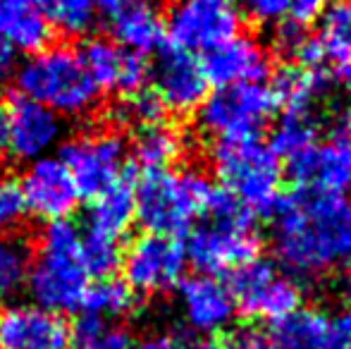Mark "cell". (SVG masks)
Wrapping results in <instances>:
<instances>
[{
  "label": "cell",
  "instance_id": "1",
  "mask_svg": "<svg viewBox=\"0 0 351 349\" xmlns=\"http://www.w3.org/2000/svg\"><path fill=\"white\" fill-rule=\"evenodd\" d=\"M273 247L289 275L328 273L351 252V199L347 194L296 189L278 201Z\"/></svg>",
  "mask_w": 351,
  "mask_h": 349
},
{
  "label": "cell",
  "instance_id": "2",
  "mask_svg": "<svg viewBox=\"0 0 351 349\" xmlns=\"http://www.w3.org/2000/svg\"><path fill=\"white\" fill-rule=\"evenodd\" d=\"M213 189L215 184L196 170H143L134 182V220L148 234H189L208 210Z\"/></svg>",
  "mask_w": 351,
  "mask_h": 349
},
{
  "label": "cell",
  "instance_id": "3",
  "mask_svg": "<svg viewBox=\"0 0 351 349\" xmlns=\"http://www.w3.org/2000/svg\"><path fill=\"white\" fill-rule=\"evenodd\" d=\"M206 215V223L191 228L184 247L186 263L199 275L232 273L258 256L261 239L254 230V215L230 191L215 186Z\"/></svg>",
  "mask_w": 351,
  "mask_h": 349
},
{
  "label": "cell",
  "instance_id": "4",
  "mask_svg": "<svg viewBox=\"0 0 351 349\" xmlns=\"http://www.w3.org/2000/svg\"><path fill=\"white\" fill-rule=\"evenodd\" d=\"M36 306L53 313L77 311L88 287L82 263V232L70 218L51 220L41 232L38 258L27 278Z\"/></svg>",
  "mask_w": 351,
  "mask_h": 349
},
{
  "label": "cell",
  "instance_id": "5",
  "mask_svg": "<svg viewBox=\"0 0 351 349\" xmlns=\"http://www.w3.org/2000/svg\"><path fill=\"white\" fill-rule=\"evenodd\" d=\"M14 80L19 96L41 103L56 115H86L101 93L79 53L67 46H48L34 53L22 62Z\"/></svg>",
  "mask_w": 351,
  "mask_h": 349
},
{
  "label": "cell",
  "instance_id": "6",
  "mask_svg": "<svg viewBox=\"0 0 351 349\" xmlns=\"http://www.w3.org/2000/svg\"><path fill=\"white\" fill-rule=\"evenodd\" d=\"M213 168L227 189L251 215H270L282 199L280 158L258 136L217 139Z\"/></svg>",
  "mask_w": 351,
  "mask_h": 349
},
{
  "label": "cell",
  "instance_id": "7",
  "mask_svg": "<svg viewBox=\"0 0 351 349\" xmlns=\"http://www.w3.org/2000/svg\"><path fill=\"white\" fill-rule=\"evenodd\" d=\"M278 108L275 91L263 82L217 86L199 106V125L215 139L258 136Z\"/></svg>",
  "mask_w": 351,
  "mask_h": 349
},
{
  "label": "cell",
  "instance_id": "8",
  "mask_svg": "<svg viewBox=\"0 0 351 349\" xmlns=\"http://www.w3.org/2000/svg\"><path fill=\"white\" fill-rule=\"evenodd\" d=\"M230 294L237 313L249 318H265L278 323L301 306V287L289 273L268 258H258L232 270Z\"/></svg>",
  "mask_w": 351,
  "mask_h": 349
},
{
  "label": "cell",
  "instance_id": "9",
  "mask_svg": "<svg viewBox=\"0 0 351 349\" xmlns=\"http://www.w3.org/2000/svg\"><path fill=\"white\" fill-rule=\"evenodd\" d=\"M162 24L170 48L194 56L234 38L241 17L230 0H175Z\"/></svg>",
  "mask_w": 351,
  "mask_h": 349
},
{
  "label": "cell",
  "instance_id": "10",
  "mask_svg": "<svg viewBox=\"0 0 351 349\" xmlns=\"http://www.w3.org/2000/svg\"><path fill=\"white\" fill-rule=\"evenodd\" d=\"M60 160L70 170L79 196L96 199L127 168V144L117 132L79 134L60 146Z\"/></svg>",
  "mask_w": 351,
  "mask_h": 349
},
{
  "label": "cell",
  "instance_id": "11",
  "mask_svg": "<svg viewBox=\"0 0 351 349\" xmlns=\"http://www.w3.org/2000/svg\"><path fill=\"white\" fill-rule=\"evenodd\" d=\"M186 254L175 237L141 234L122 254V273L132 292L156 294L177 287L184 278Z\"/></svg>",
  "mask_w": 351,
  "mask_h": 349
},
{
  "label": "cell",
  "instance_id": "12",
  "mask_svg": "<svg viewBox=\"0 0 351 349\" xmlns=\"http://www.w3.org/2000/svg\"><path fill=\"white\" fill-rule=\"evenodd\" d=\"M19 186H22L27 213L46 223L70 218V213H74V208L82 201L70 170L60 158H51V156L34 160Z\"/></svg>",
  "mask_w": 351,
  "mask_h": 349
},
{
  "label": "cell",
  "instance_id": "13",
  "mask_svg": "<svg viewBox=\"0 0 351 349\" xmlns=\"http://www.w3.org/2000/svg\"><path fill=\"white\" fill-rule=\"evenodd\" d=\"M153 91L162 101L165 110L177 115H189L199 110V106L208 96V80L201 67V60L191 53L177 48H160L156 65L151 67Z\"/></svg>",
  "mask_w": 351,
  "mask_h": 349
},
{
  "label": "cell",
  "instance_id": "14",
  "mask_svg": "<svg viewBox=\"0 0 351 349\" xmlns=\"http://www.w3.org/2000/svg\"><path fill=\"white\" fill-rule=\"evenodd\" d=\"M270 337L278 349H351V309L332 316L299 306L275 323Z\"/></svg>",
  "mask_w": 351,
  "mask_h": 349
},
{
  "label": "cell",
  "instance_id": "15",
  "mask_svg": "<svg viewBox=\"0 0 351 349\" xmlns=\"http://www.w3.org/2000/svg\"><path fill=\"white\" fill-rule=\"evenodd\" d=\"M98 12L125 51L146 56L165 43V24L153 0H98Z\"/></svg>",
  "mask_w": 351,
  "mask_h": 349
},
{
  "label": "cell",
  "instance_id": "16",
  "mask_svg": "<svg viewBox=\"0 0 351 349\" xmlns=\"http://www.w3.org/2000/svg\"><path fill=\"white\" fill-rule=\"evenodd\" d=\"M8 110L10 154L14 158L34 163V160L43 158L51 149H56L62 134L60 115L24 96H14L8 103Z\"/></svg>",
  "mask_w": 351,
  "mask_h": 349
},
{
  "label": "cell",
  "instance_id": "17",
  "mask_svg": "<svg viewBox=\"0 0 351 349\" xmlns=\"http://www.w3.org/2000/svg\"><path fill=\"white\" fill-rule=\"evenodd\" d=\"M177 289H180L182 313H184V321L191 330L215 335L234 321L237 306L230 287L213 275L182 278Z\"/></svg>",
  "mask_w": 351,
  "mask_h": 349
},
{
  "label": "cell",
  "instance_id": "18",
  "mask_svg": "<svg viewBox=\"0 0 351 349\" xmlns=\"http://www.w3.org/2000/svg\"><path fill=\"white\" fill-rule=\"evenodd\" d=\"M70 328L41 306H10L0 313V349H67Z\"/></svg>",
  "mask_w": 351,
  "mask_h": 349
},
{
  "label": "cell",
  "instance_id": "19",
  "mask_svg": "<svg viewBox=\"0 0 351 349\" xmlns=\"http://www.w3.org/2000/svg\"><path fill=\"white\" fill-rule=\"evenodd\" d=\"M289 175L299 189L325 191V194H344L351 189V163L339 139H330L325 144L315 141L301 154L291 156Z\"/></svg>",
  "mask_w": 351,
  "mask_h": 349
},
{
  "label": "cell",
  "instance_id": "20",
  "mask_svg": "<svg viewBox=\"0 0 351 349\" xmlns=\"http://www.w3.org/2000/svg\"><path fill=\"white\" fill-rule=\"evenodd\" d=\"M201 67H204L208 84L232 86L263 82L270 72V60L258 41L237 34L234 38L204 53Z\"/></svg>",
  "mask_w": 351,
  "mask_h": 349
},
{
  "label": "cell",
  "instance_id": "21",
  "mask_svg": "<svg viewBox=\"0 0 351 349\" xmlns=\"http://www.w3.org/2000/svg\"><path fill=\"white\" fill-rule=\"evenodd\" d=\"M130 173L132 170L125 168V173L93 199V206L88 210V232L103 234V237L117 239V242L130 232L136 215L134 177Z\"/></svg>",
  "mask_w": 351,
  "mask_h": 349
},
{
  "label": "cell",
  "instance_id": "22",
  "mask_svg": "<svg viewBox=\"0 0 351 349\" xmlns=\"http://www.w3.org/2000/svg\"><path fill=\"white\" fill-rule=\"evenodd\" d=\"M0 36L24 53H38L48 48L53 38V27L43 8H24V5L0 3Z\"/></svg>",
  "mask_w": 351,
  "mask_h": 349
},
{
  "label": "cell",
  "instance_id": "23",
  "mask_svg": "<svg viewBox=\"0 0 351 349\" xmlns=\"http://www.w3.org/2000/svg\"><path fill=\"white\" fill-rule=\"evenodd\" d=\"M330 75L325 70H306V67H287L275 77L270 86L278 98V106L291 115H308L313 103L328 91Z\"/></svg>",
  "mask_w": 351,
  "mask_h": 349
},
{
  "label": "cell",
  "instance_id": "24",
  "mask_svg": "<svg viewBox=\"0 0 351 349\" xmlns=\"http://www.w3.org/2000/svg\"><path fill=\"white\" fill-rule=\"evenodd\" d=\"M184 151V136L167 125L141 127L134 139V158L143 170L170 168Z\"/></svg>",
  "mask_w": 351,
  "mask_h": 349
},
{
  "label": "cell",
  "instance_id": "25",
  "mask_svg": "<svg viewBox=\"0 0 351 349\" xmlns=\"http://www.w3.org/2000/svg\"><path fill=\"white\" fill-rule=\"evenodd\" d=\"M79 58H82L84 67H86L93 84L98 86V91H117L122 58H125V51L117 43L108 41V38H91L84 43Z\"/></svg>",
  "mask_w": 351,
  "mask_h": 349
},
{
  "label": "cell",
  "instance_id": "26",
  "mask_svg": "<svg viewBox=\"0 0 351 349\" xmlns=\"http://www.w3.org/2000/svg\"><path fill=\"white\" fill-rule=\"evenodd\" d=\"M132 306H134V292L125 280L115 278H103L98 282L88 285L82 297V304H79L84 313H91V316L98 318L125 316V313L132 311Z\"/></svg>",
  "mask_w": 351,
  "mask_h": 349
},
{
  "label": "cell",
  "instance_id": "27",
  "mask_svg": "<svg viewBox=\"0 0 351 349\" xmlns=\"http://www.w3.org/2000/svg\"><path fill=\"white\" fill-rule=\"evenodd\" d=\"M320 41L328 58L351 62V0H332L320 17Z\"/></svg>",
  "mask_w": 351,
  "mask_h": 349
},
{
  "label": "cell",
  "instance_id": "28",
  "mask_svg": "<svg viewBox=\"0 0 351 349\" xmlns=\"http://www.w3.org/2000/svg\"><path fill=\"white\" fill-rule=\"evenodd\" d=\"M34 254L27 239L17 234H0V292L12 294L27 285Z\"/></svg>",
  "mask_w": 351,
  "mask_h": 349
},
{
  "label": "cell",
  "instance_id": "29",
  "mask_svg": "<svg viewBox=\"0 0 351 349\" xmlns=\"http://www.w3.org/2000/svg\"><path fill=\"white\" fill-rule=\"evenodd\" d=\"M98 0H46V17L67 36H86L98 19Z\"/></svg>",
  "mask_w": 351,
  "mask_h": 349
},
{
  "label": "cell",
  "instance_id": "30",
  "mask_svg": "<svg viewBox=\"0 0 351 349\" xmlns=\"http://www.w3.org/2000/svg\"><path fill=\"white\" fill-rule=\"evenodd\" d=\"M315 144V127L311 122L308 115H291L287 112L280 120V125L273 130V136H270V149L278 158H287L301 154L308 146Z\"/></svg>",
  "mask_w": 351,
  "mask_h": 349
},
{
  "label": "cell",
  "instance_id": "31",
  "mask_svg": "<svg viewBox=\"0 0 351 349\" xmlns=\"http://www.w3.org/2000/svg\"><path fill=\"white\" fill-rule=\"evenodd\" d=\"M82 263L88 278H112V273L122 265V249L117 239L96 232L82 234Z\"/></svg>",
  "mask_w": 351,
  "mask_h": 349
},
{
  "label": "cell",
  "instance_id": "32",
  "mask_svg": "<svg viewBox=\"0 0 351 349\" xmlns=\"http://www.w3.org/2000/svg\"><path fill=\"white\" fill-rule=\"evenodd\" d=\"M117 115H120L122 122H136L141 127H151L162 122L165 106H162V101L158 98L156 91L141 88V91L125 98V103L117 108Z\"/></svg>",
  "mask_w": 351,
  "mask_h": 349
},
{
  "label": "cell",
  "instance_id": "33",
  "mask_svg": "<svg viewBox=\"0 0 351 349\" xmlns=\"http://www.w3.org/2000/svg\"><path fill=\"white\" fill-rule=\"evenodd\" d=\"M27 215L22 186L12 177H0V234L14 230Z\"/></svg>",
  "mask_w": 351,
  "mask_h": 349
},
{
  "label": "cell",
  "instance_id": "34",
  "mask_svg": "<svg viewBox=\"0 0 351 349\" xmlns=\"http://www.w3.org/2000/svg\"><path fill=\"white\" fill-rule=\"evenodd\" d=\"M148 80H151V65H148L146 56L125 51V58H122V70H120V82H117V91H122L125 96H132V93L146 88Z\"/></svg>",
  "mask_w": 351,
  "mask_h": 349
},
{
  "label": "cell",
  "instance_id": "35",
  "mask_svg": "<svg viewBox=\"0 0 351 349\" xmlns=\"http://www.w3.org/2000/svg\"><path fill=\"white\" fill-rule=\"evenodd\" d=\"M294 0H244V12L258 24H278L287 17Z\"/></svg>",
  "mask_w": 351,
  "mask_h": 349
},
{
  "label": "cell",
  "instance_id": "36",
  "mask_svg": "<svg viewBox=\"0 0 351 349\" xmlns=\"http://www.w3.org/2000/svg\"><path fill=\"white\" fill-rule=\"evenodd\" d=\"M306 36H308V32H306L304 27H299V24L289 22V19H282V22L275 24V29H273L275 48L287 58H294V53L299 51V46L306 41Z\"/></svg>",
  "mask_w": 351,
  "mask_h": 349
},
{
  "label": "cell",
  "instance_id": "37",
  "mask_svg": "<svg viewBox=\"0 0 351 349\" xmlns=\"http://www.w3.org/2000/svg\"><path fill=\"white\" fill-rule=\"evenodd\" d=\"M103 335H106V321L98 316H91V313H82L70 328V340L77 342L79 347L93 345Z\"/></svg>",
  "mask_w": 351,
  "mask_h": 349
},
{
  "label": "cell",
  "instance_id": "38",
  "mask_svg": "<svg viewBox=\"0 0 351 349\" xmlns=\"http://www.w3.org/2000/svg\"><path fill=\"white\" fill-rule=\"evenodd\" d=\"M325 8H328V0H294L285 19H289V22L306 29L308 24L318 22L323 17Z\"/></svg>",
  "mask_w": 351,
  "mask_h": 349
},
{
  "label": "cell",
  "instance_id": "39",
  "mask_svg": "<svg viewBox=\"0 0 351 349\" xmlns=\"http://www.w3.org/2000/svg\"><path fill=\"white\" fill-rule=\"evenodd\" d=\"M230 349H278L273 342V337L268 333L261 330H241L239 335L234 337Z\"/></svg>",
  "mask_w": 351,
  "mask_h": 349
},
{
  "label": "cell",
  "instance_id": "40",
  "mask_svg": "<svg viewBox=\"0 0 351 349\" xmlns=\"http://www.w3.org/2000/svg\"><path fill=\"white\" fill-rule=\"evenodd\" d=\"M136 349H189L184 340L180 335H167V333H160V335H151L141 342Z\"/></svg>",
  "mask_w": 351,
  "mask_h": 349
},
{
  "label": "cell",
  "instance_id": "41",
  "mask_svg": "<svg viewBox=\"0 0 351 349\" xmlns=\"http://www.w3.org/2000/svg\"><path fill=\"white\" fill-rule=\"evenodd\" d=\"M98 349H136V347L132 342L130 333L115 328V330H106V335L98 340Z\"/></svg>",
  "mask_w": 351,
  "mask_h": 349
},
{
  "label": "cell",
  "instance_id": "42",
  "mask_svg": "<svg viewBox=\"0 0 351 349\" xmlns=\"http://www.w3.org/2000/svg\"><path fill=\"white\" fill-rule=\"evenodd\" d=\"M14 48L10 46L8 41H5L3 36H0V82L8 80L10 75H12L14 70Z\"/></svg>",
  "mask_w": 351,
  "mask_h": 349
},
{
  "label": "cell",
  "instance_id": "43",
  "mask_svg": "<svg viewBox=\"0 0 351 349\" xmlns=\"http://www.w3.org/2000/svg\"><path fill=\"white\" fill-rule=\"evenodd\" d=\"M10 154V110L8 103L0 101V158Z\"/></svg>",
  "mask_w": 351,
  "mask_h": 349
},
{
  "label": "cell",
  "instance_id": "44",
  "mask_svg": "<svg viewBox=\"0 0 351 349\" xmlns=\"http://www.w3.org/2000/svg\"><path fill=\"white\" fill-rule=\"evenodd\" d=\"M335 139H339V144L344 146V151H347V158L351 163V112H349V115H344V120L339 122V127L335 130Z\"/></svg>",
  "mask_w": 351,
  "mask_h": 349
},
{
  "label": "cell",
  "instance_id": "45",
  "mask_svg": "<svg viewBox=\"0 0 351 349\" xmlns=\"http://www.w3.org/2000/svg\"><path fill=\"white\" fill-rule=\"evenodd\" d=\"M332 77L339 86H344L351 93V62H337V70Z\"/></svg>",
  "mask_w": 351,
  "mask_h": 349
},
{
  "label": "cell",
  "instance_id": "46",
  "mask_svg": "<svg viewBox=\"0 0 351 349\" xmlns=\"http://www.w3.org/2000/svg\"><path fill=\"white\" fill-rule=\"evenodd\" d=\"M194 349H230V345H225V342H220V340H204V342H199Z\"/></svg>",
  "mask_w": 351,
  "mask_h": 349
},
{
  "label": "cell",
  "instance_id": "47",
  "mask_svg": "<svg viewBox=\"0 0 351 349\" xmlns=\"http://www.w3.org/2000/svg\"><path fill=\"white\" fill-rule=\"evenodd\" d=\"M79 349H98V342H93V345H86V347H79Z\"/></svg>",
  "mask_w": 351,
  "mask_h": 349
},
{
  "label": "cell",
  "instance_id": "48",
  "mask_svg": "<svg viewBox=\"0 0 351 349\" xmlns=\"http://www.w3.org/2000/svg\"><path fill=\"white\" fill-rule=\"evenodd\" d=\"M347 263H349V270H351V252H349V256H347Z\"/></svg>",
  "mask_w": 351,
  "mask_h": 349
},
{
  "label": "cell",
  "instance_id": "49",
  "mask_svg": "<svg viewBox=\"0 0 351 349\" xmlns=\"http://www.w3.org/2000/svg\"><path fill=\"white\" fill-rule=\"evenodd\" d=\"M3 297H5V294H3V292H0V302H3Z\"/></svg>",
  "mask_w": 351,
  "mask_h": 349
}]
</instances>
